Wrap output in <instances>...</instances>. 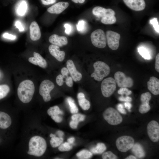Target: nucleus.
I'll list each match as a JSON object with an SVG mask.
<instances>
[{
	"label": "nucleus",
	"instance_id": "nucleus-1",
	"mask_svg": "<svg viewBox=\"0 0 159 159\" xmlns=\"http://www.w3.org/2000/svg\"><path fill=\"white\" fill-rule=\"evenodd\" d=\"M35 87L33 82L29 80L21 82L17 90V93L20 100L24 103L29 102L32 100L34 92Z\"/></svg>",
	"mask_w": 159,
	"mask_h": 159
},
{
	"label": "nucleus",
	"instance_id": "nucleus-2",
	"mask_svg": "<svg viewBox=\"0 0 159 159\" xmlns=\"http://www.w3.org/2000/svg\"><path fill=\"white\" fill-rule=\"evenodd\" d=\"M47 148V143L44 138L39 136H34L29 140L27 154L39 157L44 154Z\"/></svg>",
	"mask_w": 159,
	"mask_h": 159
},
{
	"label": "nucleus",
	"instance_id": "nucleus-3",
	"mask_svg": "<svg viewBox=\"0 0 159 159\" xmlns=\"http://www.w3.org/2000/svg\"><path fill=\"white\" fill-rule=\"evenodd\" d=\"M94 72L91 74V76L98 81H102L104 78L107 76L110 72L109 66L105 62L97 61L93 64Z\"/></svg>",
	"mask_w": 159,
	"mask_h": 159
},
{
	"label": "nucleus",
	"instance_id": "nucleus-4",
	"mask_svg": "<svg viewBox=\"0 0 159 159\" xmlns=\"http://www.w3.org/2000/svg\"><path fill=\"white\" fill-rule=\"evenodd\" d=\"M104 119L110 125H116L121 123L122 118L119 113L113 108L109 107L103 114Z\"/></svg>",
	"mask_w": 159,
	"mask_h": 159
},
{
	"label": "nucleus",
	"instance_id": "nucleus-5",
	"mask_svg": "<svg viewBox=\"0 0 159 159\" xmlns=\"http://www.w3.org/2000/svg\"><path fill=\"white\" fill-rule=\"evenodd\" d=\"M90 38L92 44L95 47L100 48H103L106 47V35L102 29H98L95 30L91 33Z\"/></svg>",
	"mask_w": 159,
	"mask_h": 159
},
{
	"label": "nucleus",
	"instance_id": "nucleus-6",
	"mask_svg": "<svg viewBox=\"0 0 159 159\" xmlns=\"http://www.w3.org/2000/svg\"><path fill=\"white\" fill-rule=\"evenodd\" d=\"M101 89L104 97H108L110 96L116 89V82L115 79L109 77L104 80L101 84Z\"/></svg>",
	"mask_w": 159,
	"mask_h": 159
},
{
	"label": "nucleus",
	"instance_id": "nucleus-7",
	"mask_svg": "<svg viewBox=\"0 0 159 159\" xmlns=\"http://www.w3.org/2000/svg\"><path fill=\"white\" fill-rule=\"evenodd\" d=\"M134 144V140L130 136H122L116 140V145L118 150L122 152H126L132 148Z\"/></svg>",
	"mask_w": 159,
	"mask_h": 159
},
{
	"label": "nucleus",
	"instance_id": "nucleus-8",
	"mask_svg": "<svg viewBox=\"0 0 159 159\" xmlns=\"http://www.w3.org/2000/svg\"><path fill=\"white\" fill-rule=\"evenodd\" d=\"M54 87V84L48 80H45L41 83L39 92L45 102H47L50 100L51 97L50 93Z\"/></svg>",
	"mask_w": 159,
	"mask_h": 159
},
{
	"label": "nucleus",
	"instance_id": "nucleus-9",
	"mask_svg": "<svg viewBox=\"0 0 159 159\" xmlns=\"http://www.w3.org/2000/svg\"><path fill=\"white\" fill-rule=\"evenodd\" d=\"M114 78L118 86L120 87H132L134 84L132 79L130 77H127L123 72L118 71L114 74Z\"/></svg>",
	"mask_w": 159,
	"mask_h": 159
},
{
	"label": "nucleus",
	"instance_id": "nucleus-10",
	"mask_svg": "<svg viewBox=\"0 0 159 159\" xmlns=\"http://www.w3.org/2000/svg\"><path fill=\"white\" fill-rule=\"evenodd\" d=\"M106 41L109 47L111 49H117L119 46L120 35L118 33L111 30L106 32Z\"/></svg>",
	"mask_w": 159,
	"mask_h": 159
},
{
	"label": "nucleus",
	"instance_id": "nucleus-11",
	"mask_svg": "<svg viewBox=\"0 0 159 159\" xmlns=\"http://www.w3.org/2000/svg\"><path fill=\"white\" fill-rule=\"evenodd\" d=\"M147 133L150 139L154 142L159 140V125L156 121H151L147 127Z\"/></svg>",
	"mask_w": 159,
	"mask_h": 159
},
{
	"label": "nucleus",
	"instance_id": "nucleus-12",
	"mask_svg": "<svg viewBox=\"0 0 159 159\" xmlns=\"http://www.w3.org/2000/svg\"><path fill=\"white\" fill-rule=\"evenodd\" d=\"M93 14L98 18L103 20L110 16L115 15V11L111 9H105L100 6H96L92 10Z\"/></svg>",
	"mask_w": 159,
	"mask_h": 159
},
{
	"label": "nucleus",
	"instance_id": "nucleus-13",
	"mask_svg": "<svg viewBox=\"0 0 159 159\" xmlns=\"http://www.w3.org/2000/svg\"><path fill=\"white\" fill-rule=\"evenodd\" d=\"M123 1L128 8L135 11H142L146 6L144 0H123Z\"/></svg>",
	"mask_w": 159,
	"mask_h": 159
},
{
	"label": "nucleus",
	"instance_id": "nucleus-14",
	"mask_svg": "<svg viewBox=\"0 0 159 159\" xmlns=\"http://www.w3.org/2000/svg\"><path fill=\"white\" fill-rule=\"evenodd\" d=\"M66 64L67 68L73 80L75 82L80 80L82 77V74L77 70L73 61L71 59L68 60Z\"/></svg>",
	"mask_w": 159,
	"mask_h": 159
},
{
	"label": "nucleus",
	"instance_id": "nucleus-15",
	"mask_svg": "<svg viewBox=\"0 0 159 159\" xmlns=\"http://www.w3.org/2000/svg\"><path fill=\"white\" fill-rule=\"evenodd\" d=\"M67 2L61 1L56 3L47 9L48 12L53 14H59L61 13L69 6Z\"/></svg>",
	"mask_w": 159,
	"mask_h": 159
},
{
	"label": "nucleus",
	"instance_id": "nucleus-16",
	"mask_svg": "<svg viewBox=\"0 0 159 159\" xmlns=\"http://www.w3.org/2000/svg\"><path fill=\"white\" fill-rule=\"evenodd\" d=\"M48 49L50 54L58 61L61 62L64 60L65 53L63 51H60L59 46L52 44L49 47Z\"/></svg>",
	"mask_w": 159,
	"mask_h": 159
},
{
	"label": "nucleus",
	"instance_id": "nucleus-17",
	"mask_svg": "<svg viewBox=\"0 0 159 159\" xmlns=\"http://www.w3.org/2000/svg\"><path fill=\"white\" fill-rule=\"evenodd\" d=\"M29 35L30 39L33 41H36L40 39L41 32L39 26L36 21L32 22L29 26Z\"/></svg>",
	"mask_w": 159,
	"mask_h": 159
},
{
	"label": "nucleus",
	"instance_id": "nucleus-18",
	"mask_svg": "<svg viewBox=\"0 0 159 159\" xmlns=\"http://www.w3.org/2000/svg\"><path fill=\"white\" fill-rule=\"evenodd\" d=\"M49 42L53 44L61 47L68 43L67 38L64 36H59L56 34H53L49 38Z\"/></svg>",
	"mask_w": 159,
	"mask_h": 159
},
{
	"label": "nucleus",
	"instance_id": "nucleus-19",
	"mask_svg": "<svg viewBox=\"0 0 159 159\" xmlns=\"http://www.w3.org/2000/svg\"><path fill=\"white\" fill-rule=\"evenodd\" d=\"M148 90L154 95H158L159 94V80L154 76L150 77L147 82Z\"/></svg>",
	"mask_w": 159,
	"mask_h": 159
},
{
	"label": "nucleus",
	"instance_id": "nucleus-20",
	"mask_svg": "<svg viewBox=\"0 0 159 159\" xmlns=\"http://www.w3.org/2000/svg\"><path fill=\"white\" fill-rule=\"evenodd\" d=\"M11 123L10 115L6 112L0 111V128L7 129L11 126Z\"/></svg>",
	"mask_w": 159,
	"mask_h": 159
},
{
	"label": "nucleus",
	"instance_id": "nucleus-21",
	"mask_svg": "<svg viewBox=\"0 0 159 159\" xmlns=\"http://www.w3.org/2000/svg\"><path fill=\"white\" fill-rule=\"evenodd\" d=\"M78 103L80 107L84 110H88L90 107V102L87 100L84 94L82 92H80L77 95Z\"/></svg>",
	"mask_w": 159,
	"mask_h": 159
},
{
	"label": "nucleus",
	"instance_id": "nucleus-22",
	"mask_svg": "<svg viewBox=\"0 0 159 159\" xmlns=\"http://www.w3.org/2000/svg\"><path fill=\"white\" fill-rule=\"evenodd\" d=\"M28 5L26 2L22 0L18 3L16 8V12L19 16H24L26 14L27 10Z\"/></svg>",
	"mask_w": 159,
	"mask_h": 159
},
{
	"label": "nucleus",
	"instance_id": "nucleus-23",
	"mask_svg": "<svg viewBox=\"0 0 159 159\" xmlns=\"http://www.w3.org/2000/svg\"><path fill=\"white\" fill-rule=\"evenodd\" d=\"M132 148V152L138 157L143 158L145 156V152L140 144L136 143L134 144Z\"/></svg>",
	"mask_w": 159,
	"mask_h": 159
},
{
	"label": "nucleus",
	"instance_id": "nucleus-24",
	"mask_svg": "<svg viewBox=\"0 0 159 159\" xmlns=\"http://www.w3.org/2000/svg\"><path fill=\"white\" fill-rule=\"evenodd\" d=\"M106 150L105 145L101 143H98L96 146L90 149V152L94 154H100L104 152Z\"/></svg>",
	"mask_w": 159,
	"mask_h": 159
},
{
	"label": "nucleus",
	"instance_id": "nucleus-25",
	"mask_svg": "<svg viewBox=\"0 0 159 159\" xmlns=\"http://www.w3.org/2000/svg\"><path fill=\"white\" fill-rule=\"evenodd\" d=\"M34 57L37 59L38 65L43 68H46L47 66V63L46 60L39 53L34 52Z\"/></svg>",
	"mask_w": 159,
	"mask_h": 159
},
{
	"label": "nucleus",
	"instance_id": "nucleus-26",
	"mask_svg": "<svg viewBox=\"0 0 159 159\" xmlns=\"http://www.w3.org/2000/svg\"><path fill=\"white\" fill-rule=\"evenodd\" d=\"M76 155L80 159H88L92 157V154L87 150H83L77 153Z\"/></svg>",
	"mask_w": 159,
	"mask_h": 159
},
{
	"label": "nucleus",
	"instance_id": "nucleus-27",
	"mask_svg": "<svg viewBox=\"0 0 159 159\" xmlns=\"http://www.w3.org/2000/svg\"><path fill=\"white\" fill-rule=\"evenodd\" d=\"M48 114L50 116L57 115L59 114L62 115L63 112L60 110L59 107L57 105L50 107L47 111Z\"/></svg>",
	"mask_w": 159,
	"mask_h": 159
},
{
	"label": "nucleus",
	"instance_id": "nucleus-28",
	"mask_svg": "<svg viewBox=\"0 0 159 159\" xmlns=\"http://www.w3.org/2000/svg\"><path fill=\"white\" fill-rule=\"evenodd\" d=\"M51 138L50 140V144L51 146L54 148L59 146L63 141L62 137H58L55 136Z\"/></svg>",
	"mask_w": 159,
	"mask_h": 159
},
{
	"label": "nucleus",
	"instance_id": "nucleus-29",
	"mask_svg": "<svg viewBox=\"0 0 159 159\" xmlns=\"http://www.w3.org/2000/svg\"><path fill=\"white\" fill-rule=\"evenodd\" d=\"M138 50L139 54L144 59L147 60L151 59V56L149 52L146 48L143 47H140L138 48Z\"/></svg>",
	"mask_w": 159,
	"mask_h": 159
},
{
	"label": "nucleus",
	"instance_id": "nucleus-30",
	"mask_svg": "<svg viewBox=\"0 0 159 159\" xmlns=\"http://www.w3.org/2000/svg\"><path fill=\"white\" fill-rule=\"evenodd\" d=\"M77 31L82 33L86 32L87 30V24L86 21L83 20H80L79 21L76 25Z\"/></svg>",
	"mask_w": 159,
	"mask_h": 159
},
{
	"label": "nucleus",
	"instance_id": "nucleus-31",
	"mask_svg": "<svg viewBox=\"0 0 159 159\" xmlns=\"http://www.w3.org/2000/svg\"><path fill=\"white\" fill-rule=\"evenodd\" d=\"M67 100L70 107V112L72 114H75L77 113L78 109L74 103L73 99L71 97H68Z\"/></svg>",
	"mask_w": 159,
	"mask_h": 159
},
{
	"label": "nucleus",
	"instance_id": "nucleus-32",
	"mask_svg": "<svg viewBox=\"0 0 159 159\" xmlns=\"http://www.w3.org/2000/svg\"><path fill=\"white\" fill-rule=\"evenodd\" d=\"M10 88L7 85H0V100L5 97L10 91Z\"/></svg>",
	"mask_w": 159,
	"mask_h": 159
},
{
	"label": "nucleus",
	"instance_id": "nucleus-33",
	"mask_svg": "<svg viewBox=\"0 0 159 159\" xmlns=\"http://www.w3.org/2000/svg\"><path fill=\"white\" fill-rule=\"evenodd\" d=\"M151 98V94L147 92L142 94L140 96V100L141 103L144 104H149V101Z\"/></svg>",
	"mask_w": 159,
	"mask_h": 159
},
{
	"label": "nucleus",
	"instance_id": "nucleus-34",
	"mask_svg": "<svg viewBox=\"0 0 159 159\" xmlns=\"http://www.w3.org/2000/svg\"><path fill=\"white\" fill-rule=\"evenodd\" d=\"M72 148V146L68 142H65L61 144L58 148L59 151L62 152L68 151Z\"/></svg>",
	"mask_w": 159,
	"mask_h": 159
},
{
	"label": "nucleus",
	"instance_id": "nucleus-35",
	"mask_svg": "<svg viewBox=\"0 0 159 159\" xmlns=\"http://www.w3.org/2000/svg\"><path fill=\"white\" fill-rule=\"evenodd\" d=\"M150 109V107L149 104H142L140 105L139 111L141 114H144L148 112Z\"/></svg>",
	"mask_w": 159,
	"mask_h": 159
},
{
	"label": "nucleus",
	"instance_id": "nucleus-36",
	"mask_svg": "<svg viewBox=\"0 0 159 159\" xmlns=\"http://www.w3.org/2000/svg\"><path fill=\"white\" fill-rule=\"evenodd\" d=\"M103 159H117V156L110 151H108L104 153L102 155Z\"/></svg>",
	"mask_w": 159,
	"mask_h": 159
},
{
	"label": "nucleus",
	"instance_id": "nucleus-37",
	"mask_svg": "<svg viewBox=\"0 0 159 159\" xmlns=\"http://www.w3.org/2000/svg\"><path fill=\"white\" fill-rule=\"evenodd\" d=\"M85 115L79 113H75L71 117L72 120H75L79 122L83 121L85 118Z\"/></svg>",
	"mask_w": 159,
	"mask_h": 159
},
{
	"label": "nucleus",
	"instance_id": "nucleus-38",
	"mask_svg": "<svg viewBox=\"0 0 159 159\" xmlns=\"http://www.w3.org/2000/svg\"><path fill=\"white\" fill-rule=\"evenodd\" d=\"M117 92L118 94L122 95H125L127 96L130 95L132 93V91L126 87H121L118 90Z\"/></svg>",
	"mask_w": 159,
	"mask_h": 159
},
{
	"label": "nucleus",
	"instance_id": "nucleus-39",
	"mask_svg": "<svg viewBox=\"0 0 159 159\" xmlns=\"http://www.w3.org/2000/svg\"><path fill=\"white\" fill-rule=\"evenodd\" d=\"M150 23L152 24L154 29L158 33H159V25L157 18H154L150 20Z\"/></svg>",
	"mask_w": 159,
	"mask_h": 159
},
{
	"label": "nucleus",
	"instance_id": "nucleus-40",
	"mask_svg": "<svg viewBox=\"0 0 159 159\" xmlns=\"http://www.w3.org/2000/svg\"><path fill=\"white\" fill-rule=\"evenodd\" d=\"M64 77L62 74L58 75L56 78V82L57 84L59 86H62L64 83Z\"/></svg>",
	"mask_w": 159,
	"mask_h": 159
},
{
	"label": "nucleus",
	"instance_id": "nucleus-41",
	"mask_svg": "<svg viewBox=\"0 0 159 159\" xmlns=\"http://www.w3.org/2000/svg\"><path fill=\"white\" fill-rule=\"evenodd\" d=\"M65 79V82L66 85L69 87H72L73 85V81L72 77L68 76Z\"/></svg>",
	"mask_w": 159,
	"mask_h": 159
},
{
	"label": "nucleus",
	"instance_id": "nucleus-42",
	"mask_svg": "<svg viewBox=\"0 0 159 159\" xmlns=\"http://www.w3.org/2000/svg\"><path fill=\"white\" fill-rule=\"evenodd\" d=\"M15 26L16 28L18 29L19 32H22L24 31V28L20 21L18 20L16 21Z\"/></svg>",
	"mask_w": 159,
	"mask_h": 159
},
{
	"label": "nucleus",
	"instance_id": "nucleus-43",
	"mask_svg": "<svg viewBox=\"0 0 159 159\" xmlns=\"http://www.w3.org/2000/svg\"><path fill=\"white\" fill-rule=\"evenodd\" d=\"M61 72L64 78H65L68 76L69 72L67 68L65 67H63L61 69Z\"/></svg>",
	"mask_w": 159,
	"mask_h": 159
},
{
	"label": "nucleus",
	"instance_id": "nucleus-44",
	"mask_svg": "<svg viewBox=\"0 0 159 159\" xmlns=\"http://www.w3.org/2000/svg\"><path fill=\"white\" fill-rule=\"evenodd\" d=\"M51 117L52 119L56 122H61L63 120L62 117L59 115H52Z\"/></svg>",
	"mask_w": 159,
	"mask_h": 159
},
{
	"label": "nucleus",
	"instance_id": "nucleus-45",
	"mask_svg": "<svg viewBox=\"0 0 159 159\" xmlns=\"http://www.w3.org/2000/svg\"><path fill=\"white\" fill-rule=\"evenodd\" d=\"M155 69L158 72H159V54L158 53L155 57Z\"/></svg>",
	"mask_w": 159,
	"mask_h": 159
},
{
	"label": "nucleus",
	"instance_id": "nucleus-46",
	"mask_svg": "<svg viewBox=\"0 0 159 159\" xmlns=\"http://www.w3.org/2000/svg\"><path fill=\"white\" fill-rule=\"evenodd\" d=\"M64 27L65 29V33L67 34H69L72 31V26L71 25L68 23H66L64 24Z\"/></svg>",
	"mask_w": 159,
	"mask_h": 159
},
{
	"label": "nucleus",
	"instance_id": "nucleus-47",
	"mask_svg": "<svg viewBox=\"0 0 159 159\" xmlns=\"http://www.w3.org/2000/svg\"><path fill=\"white\" fill-rule=\"evenodd\" d=\"M119 100L121 101H124L125 102H130L132 101V98L130 97L126 96L124 97L123 96H122L119 97Z\"/></svg>",
	"mask_w": 159,
	"mask_h": 159
},
{
	"label": "nucleus",
	"instance_id": "nucleus-48",
	"mask_svg": "<svg viewBox=\"0 0 159 159\" xmlns=\"http://www.w3.org/2000/svg\"><path fill=\"white\" fill-rule=\"evenodd\" d=\"M117 108L118 111L121 113L124 114H126V112L122 104L120 103L118 104L117 106Z\"/></svg>",
	"mask_w": 159,
	"mask_h": 159
},
{
	"label": "nucleus",
	"instance_id": "nucleus-49",
	"mask_svg": "<svg viewBox=\"0 0 159 159\" xmlns=\"http://www.w3.org/2000/svg\"><path fill=\"white\" fill-rule=\"evenodd\" d=\"M4 37L7 39L11 40H14L16 38V36L15 35L10 34L8 33H5L3 35Z\"/></svg>",
	"mask_w": 159,
	"mask_h": 159
},
{
	"label": "nucleus",
	"instance_id": "nucleus-50",
	"mask_svg": "<svg viewBox=\"0 0 159 159\" xmlns=\"http://www.w3.org/2000/svg\"><path fill=\"white\" fill-rule=\"evenodd\" d=\"M79 122L75 120H72L69 122V125L70 127L73 129L77 128Z\"/></svg>",
	"mask_w": 159,
	"mask_h": 159
},
{
	"label": "nucleus",
	"instance_id": "nucleus-51",
	"mask_svg": "<svg viewBox=\"0 0 159 159\" xmlns=\"http://www.w3.org/2000/svg\"><path fill=\"white\" fill-rule=\"evenodd\" d=\"M42 4L45 5H47L55 3L56 0H41Z\"/></svg>",
	"mask_w": 159,
	"mask_h": 159
},
{
	"label": "nucleus",
	"instance_id": "nucleus-52",
	"mask_svg": "<svg viewBox=\"0 0 159 159\" xmlns=\"http://www.w3.org/2000/svg\"><path fill=\"white\" fill-rule=\"evenodd\" d=\"M29 61L35 65H38V62L37 59L34 57H30L28 59Z\"/></svg>",
	"mask_w": 159,
	"mask_h": 159
},
{
	"label": "nucleus",
	"instance_id": "nucleus-53",
	"mask_svg": "<svg viewBox=\"0 0 159 159\" xmlns=\"http://www.w3.org/2000/svg\"><path fill=\"white\" fill-rule=\"evenodd\" d=\"M125 107L129 111H130V109L132 107V104L129 102H126L124 103Z\"/></svg>",
	"mask_w": 159,
	"mask_h": 159
},
{
	"label": "nucleus",
	"instance_id": "nucleus-54",
	"mask_svg": "<svg viewBox=\"0 0 159 159\" xmlns=\"http://www.w3.org/2000/svg\"><path fill=\"white\" fill-rule=\"evenodd\" d=\"M56 134L59 137H62L64 135V133L63 132L60 130L57 131L56 132Z\"/></svg>",
	"mask_w": 159,
	"mask_h": 159
},
{
	"label": "nucleus",
	"instance_id": "nucleus-55",
	"mask_svg": "<svg viewBox=\"0 0 159 159\" xmlns=\"http://www.w3.org/2000/svg\"><path fill=\"white\" fill-rule=\"evenodd\" d=\"M75 138L74 137H71L67 139L68 142L70 144L73 143L75 141Z\"/></svg>",
	"mask_w": 159,
	"mask_h": 159
},
{
	"label": "nucleus",
	"instance_id": "nucleus-56",
	"mask_svg": "<svg viewBox=\"0 0 159 159\" xmlns=\"http://www.w3.org/2000/svg\"><path fill=\"white\" fill-rule=\"evenodd\" d=\"M73 2L74 3H80V4H82L83 3L85 0H72Z\"/></svg>",
	"mask_w": 159,
	"mask_h": 159
},
{
	"label": "nucleus",
	"instance_id": "nucleus-57",
	"mask_svg": "<svg viewBox=\"0 0 159 159\" xmlns=\"http://www.w3.org/2000/svg\"><path fill=\"white\" fill-rule=\"evenodd\" d=\"M137 158L135 156L132 155H130L126 157L125 159H136Z\"/></svg>",
	"mask_w": 159,
	"mask_h": 159
},
{
	"label": "nucleus",
	"instance_id": "nucleus-58",
	"mask_svg": "<svg viewBox=\"0 0 159 159\" xmlns=\"http://www.w3.org/2000/svg\"><path fill=\"white\" fill-rule=\"evenodd\" d=\"M56 136V135H55V134H52V133H51L49 135V136L51 138L52 137H54V136Z\"/></svg>",
	"mask_w": 159,
	"mask_h": 159
}]
</instances>
